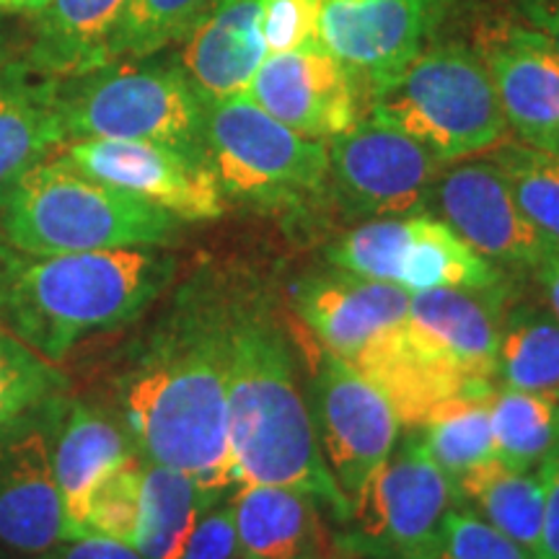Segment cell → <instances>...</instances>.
Segmentation results:
<instances>
[{"instance_id": "obj_10", "label": "cell", "mask_w": 559, "mask_h": 559, "mask_svg": "<svg viewBox=\"0 0 559 559\" xmlns=\"http://www.w3.org/2000/svg\"><path fill=\"white\" fill-rule=\"evenodd\" d=\"M451 5L453 0H324L319 41L370 99L436 41Z\"/></svg>"}, {"instance_id": "obj_40", "label": "cell", "mask_w": 559, "mask_h": 559, "mask_svg": "<svg viewBox=\"0 0 559 559\" xmlns=\"http://www.w3.org/2000/svg\"><path fill=\"white\" fill-rule=\"evenodd\" d=\"M521 21L549 41L559 58V0H513Z\"/></svg>"}, {"instance_id": "obj_21", "label": "cell", "mask_w": 559, "mask_h": 559, "mask_svg": "<svg viewBox=\"0 0 559 559\" xmlns=\"http://www.w3.org/2000/svg\"><path fill=\"white\" fill-rule=\"evenodd\" d=\"M128 0H50L34 16L26 68L66 81L115 62V39Z\"/></svg>"}, {"instance_id": "obj_4", "label": "cell", "mask_w": 559, "mask_h": 559, "mask_svg": "<svg viewBox=\"0 0 559 559\" xmlns=\"http://www.w3.org/2000/svg\"><path fill=\"white\" fill-rule=\"evenodd\" d=\"M177 218L52 153L0 190V243L29 257L164 247Z\"/></svg>"}, {"instance_id": "obj_16", "label": "cell", "mask_w": 559, "mask_h": 559, "mask_svg": "<svg viewBox=\"0 0 559 559\" xmlns=\"http://www.w3.org/2000/svg\"><path fill=\"white\" fill-rule=\"evenodd\" d=\"M70 539L45 430L13 428L0 440V542L41 555Z\"/></svg>"}, {"instance_id": "obj_11", "label": "cell", "mask_w": 559, "mask_h": 559, "mask_svg": "<svg viewBox=\"0 0 559 559\" xmlns=\"http://www.w3.org/2000/svg\"><path fill=\"white\" fill-rule=\"evenodd\" d=\"M60 158L88 177L151 202L177 221L221 218L223 192L205 158L143 140H68Z\"/></svg>"}, {"instance_id": "obj_28", "label": "cell", "mask_w": 559, "mask_h": 559, "mask_svg": "<svg viewBox=\"0 0 559 559\" xmlns=\"http://www.w3.org/2000/svg\"><path fill=\"white\" fill-rule=\"evenodd\" d=\"M492 432L506 469L531 472L542 466L559 453V391H495Z\"/></svg>"}, {"instance_id": "obj_42", "label": "cell", "mask_w": 559, "mask_h": 559, "mask_svg": "<svg viewBox=\"0 0 559 559\" xmlns=\"http://www.w3.org/2000/svg\"><path fill=\"white\" fill-rule=\"evenodd\" d=\"M544 272V280H547V293H549V304H551V311H555V317L559 319V260L551 262L547 270Z\"/></svg>"}, {"instance_id": "obj_33", "label": "cell", "mask_w": 559, "mask_h": 559, "mask_svg": "<svg viewBox=\"0 0 559 559\" xmlns=\"http://www.w3.org/2000/svg\"><path fill=\"white\" fill-rule=\"evenodd\" d=\"M62 373L24 342L0 334V436L58 396Z\"/></svg>"}, {"instance_id": "obj_22", "label": "cell", "mask_w": 559, "mask_h": 559, "mask_svg": "<svg viewBox=\"0 0 559 559\" xmlns=\"http://www.w3.org/2000/svg\"><path fill=\"white\" fill-rule=\"evenodd\" d=\"M317 502L300 489L241 485L230 502L236 539L247 559H332Z\"/></svg>"}, {"instance_id": "obj_9", "label": "cell", "mask_w": 559, "mask_h": 559, "mask_svg": "<svg viewBox=\"0 0 559 559\" xmlns=\"http://www.w3.org/2000/svg\"><path fill=\"white\" fill-rule=\"evenodd\" d=\"M330 181L349 213L366 218H407L430 207L440 160L373 117L326 140Z\"/></svg>"}, {"instance_id": "obj_26", "label": "cell", "mask_w": 559, "mask_h": 559, "mask_svg": "<svg viewBox=\"0 0 559 559\" xmlns=\"http://www.w3.org/2000/svg\"><path fill=\"white\" fill-rule=\"evenodd\" d=\"M492 394H466L440 404L423 425V449L445 474L456 498L500 466L492 432Z\"/></svg>"}, {"instance_id": "obj_24", "label": "cell", "mask_w": 559, "mask_h": 559, "mask_svg": "<svg viewBox=\"0 0 559 559\" xmlns=\"http://www.w3.org/2000/svg\"><path fill=\"white\" fill-rule=\"evenodd\" d=\"M132 456L135 453L128 438L111 419L83 404L70 409L66 428L52 449L55 479L66 508L70 539H79L83 510L94 487Z\"/></svg>"}, {"instance_id": "obj_19", "label": "cell", "mask_w": 559, "mask_h": 559, "mask_svg": "<svg viewBox=\"0 0 559 559\" xmlns=\"http://www.w3.org/2000/svg\"><path fill=\"white\" fill-rule=\"evenodd\" d=\"M412 293L396 283L366 277H324L298 296V313L321 347L353 360L368 342L407 319Z\"/></svg>"}, {"instance_id": "obj_6", "label": "cell", "mask_w": 559, "mask_h": 559, "mask_svg": "<svg viewBox=\"0 0 559 559\" xmlns=\"http://www.w3.org/2000/svg\"><path fill=\"white\" fill-rule=\"evenodd\" d=\"M58 107L68 140H143L205 158V102L181 66L115 60L58 81Z\"/></svg>"}, {"instance_id": "obj_5", "label": "cell", "mask_w": 559, "mask_h": 559, "mask_svg": "<svg viewBox=\"0 0 559 559\" xmlns=\"http://www.w3.org/2000/svg\"><path fill=\"white\" fill-rule=\"evenodd\" d=\"M379 120L453 164L506 143L508 124L477 47L430 41L415 60L370 96Z\"/></svg>"}, {"instance_id": "obj_43", "label": "cell", "mask_w": 559, "mask_h": 559, "mask_svg": "<svg viewBox=\"0 0 559 559\" xmlns=\"http://www.w3.org/2000/svg\"><path fill=\"white\" fill-rule=\"evenodd\" d=\"M11 60H13V58H11V52H9V45H5L3 34H0V73H3L5 66H9Z\"/></svg>"}, {"instance_id": "obj_1", "label": "cell", "mask_w": 559, "mask_h": 559, "mask_svg": "<svg viewBox=\"0 0 559 559\" xmlns=\"http://www.w3.org/2000/svg\"><path fill=\"white\" fill-rule=\"evenodd\" d=\"M124 417L151 464L185 472L207 500L234 481L221 324L185 321L156 340L124 383Z\"/></svg>"}, {"instance_id": "obj_3", "label": "cell", "mask_w": 559, "mask_h": 559, "mask_svg": "<svg viewBox=\"0 0 559 559\" xmlns=\"http://www.w3.org/2000/svg\"><path fill=\"white\" fill-rule=\"evenodd\" d=\"M228 438L239 485L300 489L340 515L349 502L326 469L283 337L262 321L221 324Z\"/></svg>"}, {"instance_id": "obj_45", "label": "cell", "mask_w": 559, "mask_h": 559, "mask_svg": "<svg viewBox=\"0 0 559 559\" xmlns=\"http://www.w3.org/2000/svg\"><path fill=\"white\" fill-rule=\"evenodd\" d=\"M241 559H247V557H241Z\"/></svg>"}, {"instance_id": "obj_17", "label": "cell", "mask_w": 559, "mask_h": 559, "mask_svg": "<svg viewBox=\"0 0 559 559\" xmlns=\"http://www.w3.org/2000/svg\"><path fill=\"white\" fill-rule=\"evenodd\" d=\"M347 362L386 396L400 425L407 428H423L440 404L479 394L423 334L412 330L407 319L368 342Z\"/></svg>"}, {"instance_id": "obj_13", "label": "cell", "mask_w": 559, "mask_h": 559, "mask_svg": "<svg viewBox=\"0 0 559 559\" xmlns=\"http://www.w3.org/2000/svg\"><path fill=\"white\" fill-rule=\"evenodd\" d=\"M430 205L474 251L515 267L547 270L557 251L534 228L513 198L506 174L492 158L440 171Z\"/></svg>"}, {"instance_id": "obj_23", "label": "cell", "mask_w": 559, "mask_h": 559, "mask_svg": "<svg viewBox=\"0 0 559 559\" xmlns=\"http://www.w3.org/2000/svg\"><path fill=\"white\" fill-rule=\"evenodd\" d=\"M66 143L58 81L11 60L0 73V190Z\"/></svg>"}, {"instance_id": "obj_37", "label": "cell", "mask_w": 559, "mask_h": 559, "mask_svg": "<svg viewBox=\"0 0 559 559\" xmlns=\"http://www.w3.org/2000/svg\"><path fill=\"white\" fill-rule=\"evenodd\" d=\"M179 559H241L230 508L202 513L198 528Z\"/></svg>"}, {"instance_id": "obj_35", "label": "cell", "mask_w": 559, "mask_h": 559, "mask_svg": "<svg viewBox=\"0 0 559 559\" xmlns=\"http://www.w3.org/2000/svg\"><path fill=\"white\" fill-rule=\"evenodd\" d=\"M430 559H534L474 510L453 508L445 515L436 555Z\"/></svg>"}, {"instance_id": "obj_30", "label": "cell", "mask_w": 559, "mask_h": 559, "mask_svg": "<svg viewBox=\"0 0 559 559\" xmlns=\"http://www.w3.org/2000/svg\"><path fill=\"white\" fill-rule=\"evenodd\" d=\"M461 498L474 500L489 526L498 528L536 559L544 515V485L539 472H510L500 464L485 477L472 481Z\"/></svg>"}, {"instance_id": "obj_34", "label": "cell", "mask_w": 559, "mask_h": 559, "mask_svg": "<svg viewBox=\"0 0 559 559\" xmlns=\"http://www.w3.org/2000/svg\"><path fill=\"white\" fill-rule=\"evenodd\" d=\"M143 466L145 464H140L138 456H132L94 487L86 510H83L79 539L81 536H102V539L135 547Z\"/></svg>"}, {"instance_id": "obj_39", "label": "cell", "mask_w": 559, "mask_h": 559, "mask_svg": "<svg viewBox=\"0 0 559 559\" xmlns=\"http://www.w3.org/2000/svg\"><path fill=\"white\" fill-rule=\"evenodd\" d=\"M34 559H143L135 547L102 539V536H81V539L60 542L58 547L34 555Z\"/></svg>"}, {"instance_id": "obj_32", "label": "cell", "mask_w": 559, "mask_h": 559, "mask_svg": "<svg viewBox=\"0 0 559 559\" xmlns=\"http://www.w3.org/2000/svg\"><path fill=\"white\" fill-rule=\"evenodd\" d=\"M489 158L506 174L523 215L559 257V160L523 143H500Z\"/></svg>"}, {"instance_id": "obj_38", "label": "cell", "mask_w": 559, "mask_h": 559, "mask_svg": "<svg viewBox=\"0 0 559 559\" xmlns=\"http://www.w3.org/2000/svg\"><path fill=\"white\" fill-rule=\"evenodd\" d=\"M544 485V515L536 559H559V453L539 466Z\"/></svg>"}, {"instance_id": "obj_8", "label": "cell", "mask_w": 559, "mask_h": 559, "mask_svg": "<svg viewBox=\"0 0 559 559\" xmlns=\"http://www.w3.org/2000/svg\"><path fill=\"white\" fill-rule=\"evenodd\" d=\"M456 500L449 477L412 440L349 500L355 544L373 559H430Z\"/></svg>"}, {"instance_id": "obj_15", "label": "cell", "mask_w": 559, "mask_h": 559, "mask_svg": "<svg viewBox=\"0 0 559 559\" xmlns=\"http://www.w3.org/2000/svg\"><path fill=\"white\" fill-rule=\"evenodd\" d=\"M477 50L492 79L508 132L549 156L559 153V58L539 32L500 21L479 34Z\"/></svg>"}, {"instance_id": "obj_18", "label": "cell", "mask_w": 559, "mask_h": 559, "mask_svg": "<svg viewBox=\"0 0 559 559\" xmlns=\"http://www.w3.org/2000/svg\"><path fill=\"white\" fill-rule=\"evenodd\" d=\"M264 5L267 0H218L181 41L179 66L202 102L247 94L270 55L264 41Z\"/></svg>"}, {"instance_id": "obj_27", "label": "cell", "mask_w": 559, "mask_h": 559, "mask_svg": "<svg viewBox=\"0 0 559 559\" xmlns=\"http://www.w3.org/2000/svg\"><path fill=\"white\" fill-rule=\"evenodd\" d=\"M205 492L185 472L143 466L135 549L143 559H179L207 508Z\"/></svg>"}, {"instance_id": "obj_25", "label": "cell", "mask_w": 559, "mask_h": 559, "mask_svg": "<svg viewBox=\"0 0 559 559\" xmlns=\"http://www.w3.org/2000/svg\"><path fill=\"white\" fill-rule=\"evenodd\" d=\"M500 272L487 257L474 251L449 223L419 213L409 215L407 239L400 254L396 283L409 293L461 288L489 290Z\"/></svg>"}, {"instance_id": "obj_44", "label": "cell", "mask_w": 559, "mask_h": 559, "mask_svg": "<svg viewBox=\"0 0 559 559\" xmlns=\"http://www.w3.org/2000/svg\"><path fill=\"white\" fill-rule=\"evenodd\" d=\"M555 158H557V160H559V153H557V156H555Z\"/></svg>"}, {"instance_id": "obj_14", "label": "cell", "mask_w": 559, "mask_h": 559, "mask_svg": "<svg viewBox=\"0 0 559 559\" xmlns=\"http://www.w3.org/2000/svg\"><path fill=\"white\" fill-rule=\"evenodd\" d=\"M247 96L285 128L321 143L360 120L358 83L321 41L267 55Z\"/></svg>"}, {"instance_id": "obj_41", "label": "cell", "mask_w": 559, "mask_h": 559, "mask_svg": "<svg viewBox=\"0 0 559 559\" xmlns=\"http://www.w3.org/2000/svg\"><path fill=\"white\" fill-rule=\"evenodd\" d=\"M47 5H50V0H0V13H29V16H37Z\"/></svg>"}, {"instance_id": "obj_12", "label": "cell", "mask_w": 559, "mask_h": 559, "mask_svg": "<svg viewBox=\"0 0 559 559\" xmlns=\"http://www.w3.org/2000/svg\"><path fill=\"white\" fill-rule=\"evenodd\" d=\"M317 438L347 502L394 453L400 419L353 362L326 353L317 373Z\"/></svg>"}, {"instance_id": "obj_7", "label": "cell", "mask_w": 559, "mask_h": 559, "mask_svg": "<svg viewBox=\"0 0 559 559\" xmlns=\"http://www.w3.org/2000/svg\"><path fill=\"white\" fill-rule=\"evenodd\" d=\"M202 140L223 198L296 207L330 187L326 143L285 128L247 94L205 102Z\"/></svg>"}, {"instance_id": "obj_2", "label": "cell", "mask_w": 559, "mask_h": 559, "mask_svg": "<svg viewBox=\"0 0 559 559\" xmlns=\"http://www.w3.org/2000/svg\"><path fill=\"white\" fill-rule=\"evenodd\" d=\"M156 247L29 257L0 243V324L60 360L86 332L135 319L169 283Z\"/></svg>"}, {"instance_id": "obj_20", "label": "cell", "mask_w": 559, "mask_h": 559, "mask_svg": "<svg viewBox=\"0 0 559 559\" xmlns=\"http://www.w3.org/2000/svg\"><path fill=\"white\" fill-rule=\"evenodd\" d=\"M407 321L464 376L474 391H492V379H498L502 324L481 290L436 288L412 293Z\"/></svg>"}, {"instance_id": "obj_31", "label": "cell", "mask_w": 559, "mask_h": 559, "mask_svg": "<svg viewBox=\"0 0 559 559\" xmlns=\"http://www.w3.org/2000/svg\"><path fill=\"white\" fill-rule=\"evenodd\" d=\"M218 0H128L115 60L156 58L166 47L190 37Z\"/></svg>"}, {"instance_id": "obj_29", "label": "cell", "mask_w": 559, "mask_h": 559, "mask_svg": "<svg viewBox=\"0 0 559 559\" xmlns=\"http://www.w3.org/2000/svg\"><path fill=\"white\" fill-rule=\"evenodd\" d=\"M498 376L508 389L559 391V319L515 311L500 326Z\"/></svg>"}, {"instance_id": "obj_36", "label": "cell", "mask_w": 559, "mask_h": 559, "mask_svg": "<svg viewBox=\"0 0 559 559\" xmlns=\"http://www.w3.org/2000/svg\"><path fill=\"white\" fill-rule=\"evenodd\" d=\"M324 0H267L264 5V41L272 52L319 45Z\"/></svg>"}]
</instances>
